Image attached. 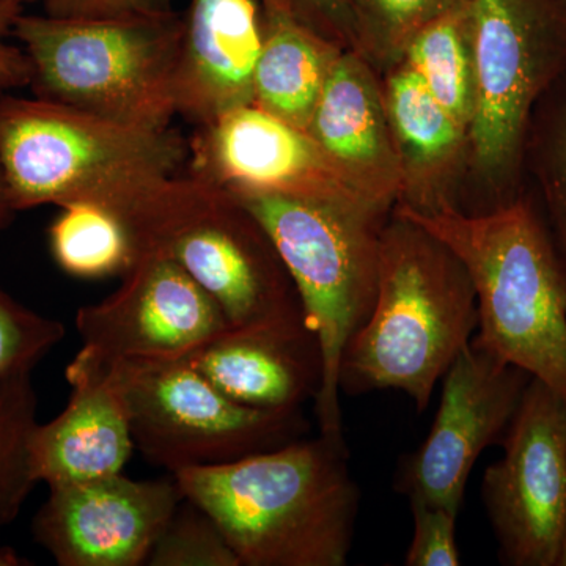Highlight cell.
<instances>
[{"instance_id": "1", "label": "cell", "mask_w": 566, "mask_h": 566, "mask_svg": "<svg viewBox=\"0 0 566 566\" xmlns=\"http://www.w3.org/2000/svg\"><path fill=\"white\" fill-rule=\"evenodd\" d=\"M218 523L241 566H345L360 493L345 444L318 434L172 474Z\"/></svg>"}, {"instance_id": "2", "label": "cell", "mask_w": 566, "mask_h": 566, "mask_svg": "<svg viewBox=\"0 0 566 566\" xmlns=\"http://www.w3.org/2000/svg\"><path fill=\"white\" fill-rule=\"evenodd\" d=\"M476 329L474 283L460 256L394 211L379 240L374 308L342 357L340 392L400 390L423 412Z\"/></svg>"}, {"instance_id": "3", "label": "cell", "mask_w": 566, "mask_h": 566, "mask_svg": "<svg viewBox=\"0 0 566 566\" xmlns=\"http://www.w3.org/2000/svg\"><path fill=\"white\" fill-rule=\"evenodd\" d=\"M188 144L41 98L0 96V169L14 210L104 205L123 221L180 178Z\"/></svg>"}, {"instance_id": "4", "label": "cell", "mask_w": 566, "mask_h": 566, "mask_svg": "<svg viewBox=\"0 0 566 566\" xmlns=\"http://www.w3.org/2000/svg\"><path fill=\"white\" fill-rule=\"evenodd\" d=\"M394 211L436 234L464 263L479 308L474 342L566 401V263L531 197L475 214L455 207Z\"/></svg>"}, {"instance_id": "5", "label": "cell", "mask_w": 566, "mask_h": 566, "mask_svg": "<svg viewBox=\"0 0 566 566\" xmlns=\"http://www.w3.org/2000/svg\"><path fill=\"white\" fill-rule=\"evenodd\" d=\"M227 192L263 227L296 286L322 349L323 381L315 398L319 434L345 444L342 357L374 308L379 240L390 211L323 197Z\"/></svg>"}, {"instance_id": "6", "label": "cell", "mask_w": 566, "mask_h": 566, "mask_svg": "<svg viewBox=\"0 0 566 566\" xmlns=\"http://www.w3.org/2000/svg\"><path fill=\"white\" fill-rule=\"evenodd\" d=\"M13 33L31 59L36 98L136 128H170L182 35L172 10L117 18L21 13Z\"/></svg>"}, {"instance_id": "7", "label": "cell", "mask_w": 566, "mask_h": 566, "mask_svg": "<svg viewBox=\"0 0 566 566\" xmlns=\"http://www.w3.org/2000/svg\"><path fill=\"white\" fill-rule=\"evenodd\" d=\"M126 223L139 253L180 264L233 329L308 324L273 241L232 193L186 175Z\"/></svg>"}, {"instance_id": "8", "label": "cell", "mask_w": 566, "mask_h": 566, "mask_svg": "<svg viewBox=\"0 0 566 566\" xmlns=\"http://www.w3.org/2000/svg\"><path fill=\"white\" fill-rule=\"evenodd\" d=\"M469 11L476 74L469 169L486 212L524 193L532 117L566 76V17L554 0H469Z\"/></svg>"}, {"instance_id": "9", "label": "cell", "mask_w": 566, "mask_h": 566, "mask_svg": "<svg viewBox=\"0 0 566 566\" xmlns=\"http://www.w3.org/2000/svg\"><path fill=\"white\" fill-rule=\"evenodd\" d=\"M104 363L128 412L134 446L170 474L279 449L308 430L301 409L237 403L186 359Z\"/></svg>"}, {"instance_id": "10", "label": "cell", "mask_w": 566, "mask_h": 566, "mask_svg": "<svg viewBox=\"0 0 566 566\" xmlns=\"http://www.w3.org/2000/svg\"><path fill=\"white\" fill-rule=\"evenodd\" d=\"M482 497L502 564L557 566L566 524V401L532 378Z\"/></svg>"}, {"instance_id": "11", "label": "cell", "mask_w": 566, "mask_h": 566, "mask_svg": "<svg viewBox=\"0 0 566 566\" xmlns=\"http://www.w3.org/2000/svg\"><path fill=\"white\" fill-rule=\"evenodd\" d=\"M531 379L472 338L444 375L430 433L406 460L398 490L458 515L476 460L501 444Z\"/></svg>"}, {"instance_id": "12", "label": "cell", "mask_w": 566, "mask_h": 566, "mask_svg": "<svg viewBox=\"0 0 566 566\" xmlns=\"http://www.w3.org/2000/svg\"><path fill=\"white\" fill-rule=\"evenodd\" d=\"M210 294L161 252H140L107 300L76 314L82 348L104 360L185 359L229 329Z\"/></svg>"}, {"instance_id": "13", "label": "cell", "mask_w": 566, "mask_h": 566, "mask_svg": "<svg viewBox=\"0 0 566 566\" xmlns=\"http://www.w3.org/2000/svg\"><path fill=\"white\" fill-rule=\"evenodd\" d=\"M182 499L174 475L133 480L118 472L50 486L33 535L61 566L147 565Z\"/></svg>"}, {"instance_id": "14", "label": "cell", "mask_w": 566, "mask_h": 566, "mask_svg": "<svg viewBox=\"0 0 566 566\" xmlns=\"http://www.w3.org/2000/svg\"><path fill=\"white\" fill-rule=\"evenodd\" d=\"M188 177L226 191L323 197L385 210L337 174L311 134L256 104L199 126L188 144Z\"/></svg>"}, {"instance_id": "15", "label": "cell", "mask_w": 566, "mask_h": 566, "mask_svg": "<svg viewBox=\"0 0 566 566\" xmlns=\"http://www.w3.org/2000/svg\"><path fill=\"white\" fill-rule=\"evenodd\" d=\"M262 46L259 0H191L175 66L177 115L202 126L255 103Z\"/></svg>"}, {"instance_id": "16", "label": "cell", "mask_w": 566, "mask_h": 566, "mask_svg": "<svg viewBox=\"0 0 566 566\" xmlns=\"http://www.w3.org/2000/svg\"><path fill=\"white\" fill-rule=\"evenodd\" d=\"M305 132L353 189L392 210L401 181L381 74L360 52H342Z\"/></svg>"}, {"instance_id": "17", "label": "cell", "mask_w": 566, "mask_h": 566, "mask_svg": "<svg viewBox=\"0 0 566 566\" xmlns=\"http://www.w3.org/2000/svg\"><path fill=\"white\" fill-rule=\"evenodd\" d=\"M66 379L69 405L51 422L36 424L32 439L33 471L48 486L118 474L136 449L128 412L102 357L81 348Z\"/></svg>"}, {"instance_id": "18", "label": "cell", "mask_w": 566, "mask_h": 566, "mask_svg": "<svg viewBox=\"0 0 566 566\" xmlns=\"http://www.w3.org/2000/svg\"><path fill=\"white\" fill-rule=\"evenodd\" d=\"M237 403L300 411L323 381L318 338L307 323L223 331L185 357Z\"/></svg>"}, {"instance_id": "19", "label": "cell", "mask_w": 566, "mask_h": 566, "mask_svg": "<svg viewBox=\"0 0 566 566\" xmlns=\"http://www.w3.org/2000/svg\"><path fill=\"white\" fill-rule=\"evenodd\" d=\"M382 95L400 197L395 207L428 214L455 207L457 180L469 169V129L431 95L406 63L382 74Z\"/></svg>"}, {"instance_id": "20", "label": "cell", "mask_w": 566, "mask_h": 566, "mask_svg": "<svg viewBox=\"0 0 566 566\" xmlns=\"http://www.w3.org/2000/svg\"><path fill=\"white\" fill-rule=\"evenodd\" d=\"M262 11L263 46L253 104L305 132L345 50L289 14Z\"/></svg>"}, {"instance_id": "21", "label": "cell", "mask_w": 566, "mask_h": 566, "mask_svg": "<svg viewBox=\"0 0 566 566\" xmlns=\"http://www.w3.org/2000/svg\"><path fill=\"white\" fill-rule=\"evenodd\" d=\"M457 120L471 126L476 102L469 2L428 22L406 46L403 61Z\"/></svg>"}, {"instance_id": "22", "label": "cell", "mask_w": 566, "mask_h": 566, "mask_svg": "<svg viewBox=\"0 0 566 566\" xmlns=\"http://www.w3.org/2000/svg\"><path fill=\"white\" fill-rule=\"evenodd\" d=\"M50 245L59 266L81 279L123 277L139 256L122 216L91 202L62 207L50 227Z\"/></svg>"}, {"instance_id": "23", "label": "cell", "mask_w": 566, "mask_h": 566, "mask_svg": "<svg viewBox=\"0 0 566 566\" xmlns=\"http://www.w3.org/2000/svg\"><path fill=\"white\" fill-rule=\"evenodd\" d=\"M36 411L31 375L0 378V527L17 520L39 483L32 461Z\"/></svg>"}, {"instance_id": "24", "label": "cell", "mask_w": 566, "mask_h": 566, "mask_svg": "<svg viewBox=\"0 0 566 566\" xmlns=\"http://www.w3.org/2000/svg\"><path fill=\"white\" fill-rule=\"evenodd\" d=\"M469 0H346L357 52L379 74L403 61L406 46L428 22Z\"/></svg>"}, {"instance_id": "25", "label": "cell", "mask_w": 566, "mask_h": 566, "mask_svg": "<svg viewBox=\"0 0 566 566\" xmlns=\"http://www.w3.org/2000/svg\"><path fill=\"white\" fill-rule=\"evenodd\" d=\"M526 167L538 182L547 226L566 263V76L536 106L528 129Z\"/></svg>"}, {"instance_id": "26", "label": "cell", "mask_w": 566, "mask_h": 566, "mask_svg": "<svg viewBox=\"0 0 566 566\" xmlns=\"http://www.w3.org/2000/svg\"><path fill=\"white\" fill-rule=\"evenodd\" d=\"M150 566H241L214 520L189 499H182L156 539Z\"/></svg>"}, {"instance_id": "27", "label": "cell", "mask_w": 566, "mask_h": 566, "mask_svg": "<svg viewBox=\"0 0 566 566\" xmlns=\"http://www.w3.org/2000/svg\"><path fill=\"white\" fill-rule=\"evenodd\" d=\"M65 333L57 319L35 314L0 290V378L32 375Z\"/></svg>"}, {"instance_id": "28", "label": "cell", "mask_w": 566, "mask_h": 566, "mask_svg": "<svg viewBox=\"0 0 566 566\" xmlns=\"http://www.w3.org/2000/svg\"><path fill=\"white\" fill-rule=\"evenodd\" d=\"M411 502L412 532L411 545L406 553L408 566H458L460 551L457 545V513L444 506L427 504L419 499Z\"/></svg>"}, {"instance_id": "29", "label": "cell", "mask_w": 566, "mask_h": 566, "mask_svg": "<svg viewBox=\"0 0 566 566\" xmlns=\"http://www.w3.org/2000/svg\"><path fill=\"white\" fill-rule=\"evenodd\" d=\"M262 10L279 11L303 22L342 50L357 51L356 32L346 0H259Z\"/></svg>"}, {"instance_id": "30", "label": "cell", "mask_w": 566, "mask_h": 566, "mask_svg": "<svg viewBox=\"0 0 566 566\" xmlns=\"http://www.w3.org/2000/svg\"><path fill=\"white\" fill-rule=\"evenodd\" d=\"M21 13L22 3L18 0H0V92L31 85V59L7 41Z\"/></svg>"}, {"instance_id": "31", "label": "cell", "mask_w": 566, "mask_h": 566, "mask_svg": "<svg viewBox=\"0 0 566 566\" xmlns=\"http://www.w3.org/2000/svg\"><path fill=\"white\" fill-rule=\"evenodd\" d=\"M48 14L62 18H117L169 10V0H44Z\"/></svg>"}, {"instance_id": "32", "label": "cell", "mask_w": 566, "mask_h": 566, "mask_svg": "<svg viewBox=\"0 0 566 566\" xmlns=\"http://www.w3.org/2000/svg\"><path fill=\"white\" fill-rule=\"evenodd\" d=\"M13 205H11L9 191H7L6 180H3L2 169H0V232L6 230L13 221L17 214Z\"/></svg>"}, {"instance_id": "33", "label": "cell", "mask_w": 566, "mask_h": 566, "mask_svg": "<svg viewBox=\"0 0 566 566\" xmlns=\"http://www.w3.org/2000/svg\"><path fill=\"white\" fill-rule=\"evenodd\" d=\"M28 565L21 556H18L9 546H0V566H22Z\"/></svg>"}, {"instance_id": "34", "label": "cell", "mask_w": 566, "mask_h": 566, "mask_svg": "<svg viewBox=\"0 0 566 566\" xmlns=\"http://www.w3.org/2000/svg\"><path fill=\"white\" fill-rule=\"evenodd\" d=\"M557 566H566V524L562 536L560 551H558Z\"/></svg>"}, {"instance_id": "35", "label": "cell", "mask_w": 566, "mask_h": 566, "mask_svg": "<svg viewBox=\"0 0 566 566\" xmlns=\"http://www.w3.org/2000/svg\"><path fill=\"white\" fill-rule=\"evenodd\" d=\"M554 2L557 3L558 9L564 11V14L566 17V0H554Z\"/></svg>"}, {"instance_id": "36", "label": "cell", "mask_w": 566, "mask_h": 566, "mask_svg": "<svg viewBox=\"0 0 566 566\" xmlns=\"http://www.w3.org/2000/svg\"><path fill=\"white\" fill-rule=\"evenodd\" d=\"M18 2L25 3V2H32V0H18ZM44 2V0H43Z\"/></svg>"}]
</instances>
